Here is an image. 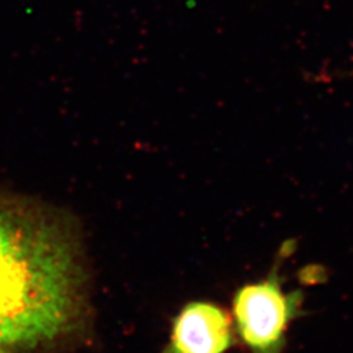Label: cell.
<instances>
[{
  "instance_id": "obj_3",
  "label": "cell",
  "mask_w": 353,
  "mask_h": 353,
  "mask_svg": "<svg viewBox=\"0 0 353 353\" xmlns=\"http://www.w3.org/2000/svg\"><path fill=\"white\" fill-rule=\"evenodd\" d=\"M234 344L232 319L216 303H189L173 321L161 353H225Z\"/></svg>"
},
{
  "instance_id": "obj_1",
  "label": "cell",
  "mask_w": 353,
  "mask_h": 353,
  "mask_svg": "<svg viewBox=\"0 0 353 353\" xmlns=\"http://www.w3.org/2000/svg\"><path fill=\"white\" fill-rule=\"evenodd\" d=\"M85 290L74 224L45 203L0 190V348L32 351L68 334Z\"/></svg>"
},
{
  "instance_id": "obj_4",
  "label": "cell",
  "mask_w": 353,
  "mask_h": 353,
  "mask_svg": "<svg viewBox=\"0 0 353 353\" xmlns=\"http://www.w3.org/2000/svg\"><path fill=\"white\" fill-rule=\"evenodd\" d=\"M0 353H10L8 351H6V350H3V348H0Z\"/></svg>"
},
{
  "instance_id": "obj_2",
  "label": "cell",
  "mask_w": 353,
  "mask_h": 353,
  "mask_svg": "<svg viewBox=\"0 0 353 353\" xmlns=\"http://www.w3.org/2000/svg\"><path fill=\"white\" fill-rule=\"evenodd\" d=\"M303 294L285 292L276 268L267 278L246 284L233 299L236 331L252 353H283L290 323L303 314Z\"/></svg>"
}]
</instances>
